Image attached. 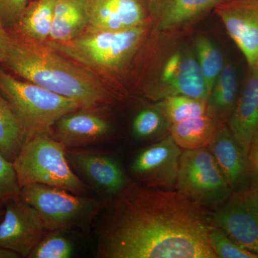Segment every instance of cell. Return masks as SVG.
I'll list each match as a JSON object with an SVG mask.
<instances>
[{"instance_id":"18","label":"cell","mask_w":258,"mask_h":258,"mask_svg":"<svg viewBox=\"0 0 258 258\" xmlns=\"http://www.w3.org/2000/svg\"><path fill=\"white\" fill-rule=\"evenodd\" d=\"M246 154L258 136V68L248 67L244 87L227 123Z\"/></svg>"},{"instance_id":"9","label":"cell","mask_w":258,"mask_h":258,"mask_svg":"<svg viewBox=\"0 0 258 258\" xmlns=\"http://www.w3.org/2000/svg\"><path fill=\"white\" fill-rule=\"evenodd\" d=\"M73 171L96 196L108 202L132 181L113 154L91 149H66Z\"/></svg>"},{"instance_id":"34","label":"cell","mask_w":258,"mask_h":258,"mask_svg":"<svg viewBox=\"0 0 258 258\" xmlns=\"http://www.w3.org/2000/svg\"><path fill=\"white\" fill-rule=\"evenodd\" d=\"M4 210H3V211L0 212V222H2V220H3V217H4Z\"/></svg>"},{"instance_id":"12","label":"cell","mask_w":258,"mask_h":258,"mask_svg":"<svg viewBox=\"0 0 258 258\" xmlns=\"http://www.w3.org/2000/svg\"><path fill=\"white\" fill-rule=\"evenodd\" d=\"M0 222V247L28 257L32 249L49 232L33 207L19 198L5 205Z\"/></svg>"},{"instance_id":"33","label":"cell","mask_w":258,"mask_h":258,"mask_svg":"<svg viewBox=\"0 0 258 258\" xmlns=\"http://www.w3.org/2000/svg\"><path fill=\"white\" fill-rule=\"evenodd\" d=\"M20 256L10 249L0 247V258H18Z\"/></svg>"},{"instance_id":"7","label":"cell","mask_w":258,"mask_h":258,"mask_svg":"<svg viewBox=\"0 0 258 258\" xmlns=\"http://www.w3.org/2000/svg\"><path fill=\"white\" fill-rule=\"evenodd\" d=\"M176 190L208 210H215L232 191L208 147L184 150Z\"/></svg>"},{"instance_id":"5","label":"cell","mask_w":258,"mask_h":258,"mask_svg":"<svg viewBox=\"0 0 258 258\" xmlns=\"http://www.w3.org/2000/svg\"><path fill=\"white\" fill-rule=\"evenodd\" d=\"M0 93L21 121L26 137L50 134L61 117L82 108L77 101L46 88L22 81L0 68Z\"/></svg>"},{"instance_id":"21","label":"cell","mask_w":258,"mask_h":258,"mask_svg":"<svg viewBox=\"0 0 258 258\" xmlns=\"http://www.w3.org/2000/svg\"><path fill=\"white\" fill-rule=\"evenodd\" d=\"M88 24V0H56L48 42L74 40L86 32Z\"/></svg>"},{"instance_id":"23","label":"cell","mask_w":258,"mask_h":258,"mask_svg":"<svg viewBox=\"0 0 258 258\" xmlns=\"http://www.w3.org/2000/svg\"><path fill=\"white\" fill-rule=\"evenodd\" d=\"M26 134L21 121L0 93V152L14 162L25 142Z\"/></svg>"},{"instance_id":"6","label":"cell","mask_w":258,"mask_h":258,"mask_svg":"<svg viewBox=\"0 0 258 258\" xmlns=\"http://www.w3.org/2000/svg\"><path fill=\"white\" fill-rule=\"evenodd\" d=\"M20 198L38 212L49 230L83 228L95 221L108 202L41 184L25 185Z\"/></svg>"},{"instance_id":"16","label":"cell","mask_w":258,"mask_h":258,"mask_svg":"<svg viewBox=\"0 0 258 258\" xmlns=\"http://www.w3.org/2000/svg\"><path fill=\"white\" fill-rule=\"evenodd\" d=\"M225 0H150L151 23L163 33L184 30Z\"/></svg>"},{"instance_id":"15","label":"cell","mask_w":258,"mask_h":258,"mask_svg":"<svg viewBox=\"0 0 258 258\" xmlns=\"http://www.w3.org/2000/svg\"><path fill=\"white\" fill-rule=\"evenodd\" d=\"M86 32H117L151 23L150 0H88Z\"/></svg>"},{"instance_id":"11","label":"cell","mask_w":258,"mask_h":258,"mask_svg":"<svg viewBox=\"0 0 258 258\" xmlns=\"http://www.w3.org/2000/svg\"><path fill=\"white\" fill-rule=\"evenodd\" d=\"M181 153L171 135L144 148L131 163L132 180L153 189H175Z\"/></svg>"},{"instance_id":"28","label":"cell","mask_w":258,"mask_h":258,"mask_svg":"<svg viewBox=\"0 0 258 258\" xmlns=\"http://www.w3.org/2000/svg\"><path fill=\"white\" fill-rule=\"evenodd\" d=\"M209 243L218 258H258L257 254L235 242L220 227L214 225L208 233Z\"/></svg>"},{"instance_id":"1","label":"cell","mask_w":258,"mask_h":258,"mask_svg":"<svg viewBox=\"0 0 258 258\" xmlns=\"http://www.w3.org/2000/svg\"><path fill=\"white\" fill-rule=\"evenodd\" d=\"M208 209L179 191L132 180L95 220L98 258H217Z\"/></svg>"},{"instance_id":"25","label":"cell","mask_w":258,"mask_h":258,"mask_svg":"<svg viewBox=\"0 0 258 258\" xmlns=\"http://www.w3.org/2000/svg\"><path fill=\"white\" fill-rule=\"evenodd\" d=\"M156 107L170 125L207 113V101L184 95L166 96L161 99Z\"/></svg>"},{"instance_id":"29","label":"cell","mask_w":258,"mask_h":258,"mask_svg":"<svg viewBox=\"0 0 258 258\" xmlns=\"http://www.w3.org/2000/svg\"><path fill=\"white\" fill-rule=\"evenodd\" d=\"M19 184L14 164L0 152V212L11 200L20 198Z\"/></svg>"},{"instance_id":"24","label":"cell","mask_w":258,"mask_h":258,"mask_svg":"<svg viewBox=\"0 0 258 258\" xmlns=\"http://www.w3.org/2000/svg\"><path fill=\"white\" fill-rule=\"evenodd\" d=\"M193 50L210 95L214 83L225 66L223 54L210 39L205 36L197 37Z\"/></svg>"},{"instance_id":"19","label":"cell","mask_w":258,"mask_h":258,"mask_svg":"<svg viewBox=\"0 0 258 258\" xmlns=\"http://www.w3.org/2000/svg\"><path fill=\"white\" fill-rule=\"evenodd\" d=\"M240 83L235 66L227 62L219 75L207 101V113L227 123L240 96Z\"/></svg>"},{"instance_id":"26","label":"cell","mask_w":258,"mask_h":258,"mask_svg":"<svg viewBox=\"0 0 258 258\" xmlns=\"http://www.w3.org/2000/svg\"><path fill=\"white\" fill-rule=\"evenodd\" d=\"M67 230H50L35 246L28 258H69L74 253V243Z\"/></svg>"},{"instance_id":"10","label":"cell","mask_w":258,"mask_h":258,"mask_svg":"<svg viewBox=\"0 0 258 258\" xmlns=\"http://www.w3.org/2000/svg\"><path fill=\"white\" fill-rule=\"evenodd\" d=\"M211 213L214 225L258 256V188L232 192Z\"/></svg>"},{"instance_id":"4","label":"cell","mask_w":258,"mask_h":258,"mask_svg":"<svg viewBox=\"0 0 258 258\" xmlns=\"http://www.w3.org/2000/svg\"><path fill=\"white\" fill-rule=\"evenodd\" d=\"M151 24L122 31L85 32L70 41L47 42L45 45L79 63L106 72H118L137 55Z\"/></svg>"},{"instance_id":"31","label":"cell","mask_w":258,"mask_h":258,"mask_svg":"<svg viewBox=\"0 0 258 258\" xmlns=\"http://www.w3.org/2000/svg\"><path fill=\"white\" fill-rule=\"evenodd\" d=\"M247 158L250 172L251 186L258 188V136L249 147Z\"/></svg>"},{"instance_id":"32","label":"cell","mask_w":258,"mask_h":258,"mask_svg":"<svg viewBox=\"0 0 258 258\" xmlns=\"http://www.w3.org/2000/svg\"><path fill=\"white\" fill-rule=\"evenodd\" d=\"M9 36L10 32L5 29L0 18V64H3L5 62Z\"/></svg>"},{"instance_id":"22","label":"cell","mask_w":258,"mask_h":258,"mask_svg":"<svg viewBox=\"0 0 258 258\" xmlns=\"http://www.w3.org/2000/svg\"><path fill=\"white\" fill-rule=\"evenodd\" d=\"M222 124L208 113L173 123L170 135L178 147L184 150L208 147Z\"/></svg>"},{"instance_id":"2","label":"cell","mask_w":258,"mask_h":258,"mask_svg":"<svg viewBox=\"0 0 258 258\" xmlns=\"http://www.w3.org/2000/svg\"><path fill=\"white\" fill-rule=\"evenodd\" d=\"M3 64L13 74L74 100L82 108L108 106L115 101L89 71L47 45L26 41L11 32Z\"/></svg>"},{"instance_id":"13","label":"cell","mask_w":258,"mask_h":258,"mask_svg":"<svg viewBox=\"0 0 258 258\" xmlns=\"http://www.w3.org/2000/svg\"><path fill=\"white\" fill-rule=\"evenodd\" d=\"M103 106L81 108L61 117L50 135L66 149H88L113 135L111 120L101 111Z\"/></svg>"},{"instance_id":"30","label":"cell","mask_w":258,"mask_h":258,"mask_svg":"<svg viewBox=\"0 0 258 258\" xmlns=\"http://www.w3.org/2000/svg\"><path fill=\"white\" fill-rule=\"evenodd\" d=\"M28 5V0H0V18L7 30L13 31Z\"/></svg>"},{"instance_id":"3","label":"cell","mask_w":258,"mask_h":258,"mask_svg":"<svg viewBox=\"0 0 258 258\" xmlns=\"http://www.w3.org/2000/svg\"><path fill=\"white\" fill-rule=\"evenodd\" d=\"M13 164L21 188L41 184L78 195H94L73 171L66 157V148L50 134H36L25 139Z\"/></svg>"},{"instance_id":"20","label":"cell","mask_w":258,"mask_h":258,"mask_svg":"<svg viewBox=\"0 0 258 258\" xmlns=\"http://www.w3.org/2000/svg\"><path fill=\"white\" fill-rule=\"evenodd\" d=\"M55 3L56 0H35L27 5L12 34L26 41L45 45L50 40Z\"/></svg>"},{"instance_id":"27","label":"cell","mask_w":258,"mask_h":258,"mask_svg":"<svg viewBox=\"0 0 258 258\" xmlns=\"http://www.w3.org/2000/svg\"><path fill=\"white\" fill-rule=\"evenodd\" d=\"M169 126L165 117L157 107H149L141 110L134 117L132 132L134 139L147 140L155 137Z\"/></svg>"},{"instance_id":"14","label":"cell","mask_w":258,"mask_h":258,"mask_svg":"<svg viewBox=\"0 0 258 258\" xmlns=\"http://www.w3.org/2000/svg\"><path fill=\"white\" fill-rule=\"evenodd\" d=\"M215 12L248 67L258 68V0H225Z\"/></svg>"},{"instance_id":"8","label":"cell","mask_w":258,"mask_h":258,"mask_svg":"<svg viewBox=\"0 0 258 258\" xmlns=\"http://www.w3.org/2000/svg\"><path fill=\"white\" fill-rule=\"evenodd\" d=\"M157 81L144 89V94L149 98L161 100L171 95L180 94L208 101L206 83L190 47H179L168 55L161 64Z\"/></svg>"},{"instance_id":"17","label":"cell","mask_w":258,"mask_h":258,"mask_svg":"<svg viewBox=\"0 0 258 258\" xmlns=\"http://www.w3.org/2000/svg\"><path fill=\"white\" fill-rule=\"evenodd\" d=\"M208 149L215 157L232 192L251 187L247 154L232 135L227 123L219 128Z\"/></svg>"}]
</instances>
